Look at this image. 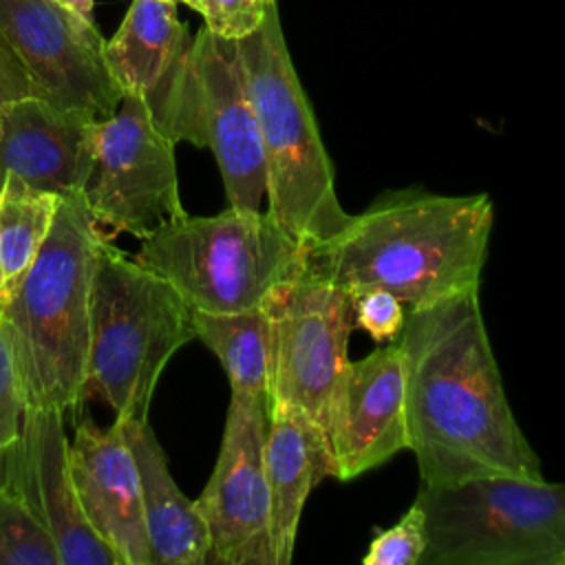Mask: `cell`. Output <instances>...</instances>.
Listing matches in <instances>:
<instances>
[{
	"instance_id": "6da1fadb",
	"label": "cell",
	"mask_w": 565,
	"mask_h": 565,
	"mask_svg": "<svg viewBox=\"0 0 565 565\" xmlns=\"http://www.w3.org/2000/svg\"><path fill=\"white\" fill-rule=\"evenodd\" d=\"M397 344L406 373L408 450L419 483L490 475L543 479L541 459L510 408L479 289L411 309Z\"/></svg>"
},
{
	"instance_id": "7a4b0ae2",
	"label": "cell",
	"mask_w": 565,
	"mask_h": 565,
	"mask_svg": "<svg viewBox=\"0 0 565 565\" xmlns=\"http://www.w3.org/2000/svg\"><path fill=\"white\" fill-rule=\"evenodd\" d=\"M494 210L486 192L435 194L404 188L307 245V271L347 289L380 287L411 309L479 289Z\"/></svg>"
},
{
	"instance_id": "3957f363",
	"label": "cell",
	"mask_w": 565,
	"mask_h": 565,
	"mask_svg": "<svg viewBox=\"0 0 565 565\" xmlns=\"http://www.w3.org/2000/svg\"><path fill=\"white\" fill-rule=\"evenodd\" d=\"M97 230L82 192L64 196L31 267L0 300L26 408H75L84 399Z\"/></svg>"
},
{
	"instance_id": "277c9868",
	"label": "cell",
	"mask_w": 565,
	"mask_h": 565,
	"mask_svg": "<svg viewBox=\"0 0 565 565\" xmlns=\"http://www.w3.org/2000/svg\"><path fill=\"white\" fill-rule=\"evenodd\" d=\"M236 49L263 137L267 212L305 245L329 238L347 223L349 212L338 201L333 166L276 4L252 33L236 40Z\"/></svg>"
},
{
	"instance_id": "5b68a950",
	"label": "cell",
	"mask_w": 565,
	"mask_h": 565,
	"mask_svg": "<svg viewBox=\"0 0 565 565\" xmlns=\"http://www.w3.org/2000/svg\"><path fill=\"white\" fill-rule=\"evenodd\" d=\"M190 340L194 324L188 302L104 236L93 276L84 397L106 402L119 422L148 419L166 364Z\"/></svg>"
},
{
	"instance_id": "8992f818",
	"label": "cell",
	"mask_w": 565,
	"mask_h": 565,
	"mask_svg": "<svg viewBox=\"0 0 565 565\" xmlns=\"http://www.w3.org/2000/svg\"><path fill=\"white\" fill-rule=\"evenodd\" d=\"M135 258L205 313L260 307L278 285L307 271V245L269 212L230 205L161 223L141 238Z\"/></svg>"
},
{
	"instance_id": "52a82bcc",
	"label": "cell",
	"mask_w": 565,
	"mask_h": 565,
	"mask_svg": "<svg viewBox=\"0 0 565 565\" xmlns=\"http://www.w3.org/2000/svg\"><path fill=\"white\" fill-rule=\"evenodd\" d=\"M422 565H565V483L508 475L419 483Z\"/></svg>"
},
{
	"instance_id": "ba28073f",
	"label": "cell",
	"mask_w": 565,
	"mask_h": 565,
	"mask_svg": "<svg viewBox=\"0 0 565 565\" xmlns=\"http://www.w3.org/2000/svg\"><path fill=\"white\" fill-rule=\"evenodd\" d=\"M269 318L267 402L305 411L331 439L349 366L351 294L311 271L278 285L265 300Z\"/></svg>"
},
{
	"instance_id": "9c48e42d",
	"label": "cell",
	"mask_w": 565,
	"mask_h": 565,
	"mask_svg": "<svg viewBox=\"0 0 565 565\" xmlns=\"http://www.w3.org/2000/svg\"><path fill=\"white\" fill-rule=\"evenodd\" d=\"M174 146L157 126L146 99L124 93L115 113L97 121L93 161L82 190L97 225L141 241L185 212Z\"/></svg>"
},
{
	"instance_id": "30bf717a",
	"label": "cell",
	"mask_w": 565,
	"mask_h": 565,
	"mask_svg": "<svg viewBox=\"0 0 565 565\" xmlns=\"http://www.w3.org/2000/svg\"><path fill=\"white\" fill-rule=\"evenodd\" d=\"M183 141L210 148L230 207L260 210L267 196L265 150L236 40L205 24L190 49V99Z\"/></svg>"
},
{
	"instance_id": "8fae6325",
	"label": "cell",
	"mask_w": 565,
	"mask_h": 565,
	"mask_svg": "<svg viewBox=\"0 0 565 565\" xmlns=\"http://www.w3.org/2000/svg\"><path fill=\"white\" fill-rule=\"evenodd\" d=\"M265 430V395L232 391L214 470L194 501L210 534L207 563L276 565Z\"/></svg>"
},
{
	"instance_id": "7c38bea8",
	"label": "cell",
	"mask_w": 565,
	"mask_h": 565,
	"mask_svg": "<svg viewBox=\"0 0 565 565\" xmlns=\"http://www.w3.org/2000/svg\"><path fill=\"white\" fill-rule=\"evenodd\" d=\"M0 33L20 57L33 95L99 119L124 90L106 64V40L90 18L57 0H0Z\"/></svg>"
},
{
	"instance_id": "4fadbf2b",
	"label": "cell",
	"mask_w": 565,
	"mask_h": 565,
	"mask_svg": "<svg viewBox=\"0 0 565 565\" xmlns=\"http://www.w3.org/2000/svg\"><path fill=\"white\" fill-rule=\"evenodd\" d=\"M0 475L53 536L60 565H119L82 512L64 411L26 408L18 441L0 461Z\"/></svg>"
},
{
	"instance_id": "5bb4252c",
	"label": "cell",
	"mask_w": 565,
	"mask_h": 565,
	"mask_svg": "<svg viewBox=\"0 0 565 565\" xmlns=\"http://www.w3.org/2000/svg\"><path fill=\"white\" fill-rule=\"evenodd\" d=\"M192 35L170 0H132L121 26L104 44L110 75L124 93L146 99L157 126L181 141Z\"/></svg>"
},
{
	"instance_id": "9a60e30c",
	"label": "cell",
	"mask_w": 565,
	"mask_h": 565,
	"mask_svg": "<svg viewBox=\"0 0 565 565\" xmlns=\"http://www.w3.org/2000/svg\"><path fill=\"white\" fill-rule=\"evenodd\" d=\"M99 117L29 95L0 110V188L71 196L84 190Z\"/></svg>"
},
{
	"instance_id": "2e32d148",
	"label": "cell",
	"mask_w": 565,
	"mask_h": 565,
	"mask_svg": "<svg viewBox=\"0 0 565 565\" xmlns=\"http://www.w3.org/2000/svg\"><path fill=\"white\" fill-rule=\"evenodd\" d=\"M331 444L340 481H351L408 448L406 373L397 342L349 362Z\"/></svg>"
},
{
	"instance_id": "e0dca14e",
	"label": "cell",
	"mask_w": 565,
	"mask_h": 565,
	"mask_svg": "<svg viewBox=\"0 0 565 565\" xmlns=\"http://www.w3.org/2000/svg\"><path fill=\"white\" fill-rule=\"evenodd\" d=\"M71 475L84 516L119 565H152L139 472L121 422L84 419L71 441Z\"/></svg>"
},
{
	"instance_id": "ac0fdd59",
	"label": "cell",
	"mask_w": 565,
	"mask_h": 565,
	"mask_svg": "<svg viewBox=\"0 0 565 565\" xmlns=\"http://www.w3.org/2000/svg\"><path fill=\"white\" fill-rule=\"evenodd\" d=\"M263 459L271 499L274 556L276 565H289L311 490L338 475L335 452L329 435L305 411L285 402H267Z\"/></svg>"
},
{
	"instance_id": "d6986e66",
	"label": "cell",
	"mask_w": 565,
	"mask_h": 565,
	"mask_svg": "<svg viewBox=\"0 0 565 565\" xmlns=\"http://www.w3.org/2000/svg\"><path fill=\"white\" fill-rule=\"evenodd\" d=\"M121 426L139 472L152 565H205L210 556L205 519L170 475L168 457L148 419L121 422Z\"/></svg>"
},
{
	"instance_id": "ffe728a7",
	"label": "cell",
	"mask_w": 565,
	"mask_h": 565,
	"mask_svg": "<svg viewBox=\"0 0 565 565\" xmlns=\"http://www.w3.org/2000/svg\"><path fill=\"white\" fill-rule=\"evenodd\" d=\"M194 338L221 362L232 391L267 393L269 318L260 307L234 313H205L192 309Z\"/></svg>"
},
{
	"instance_id": "44dd1931",
	"label": "cell",
	"mask_w": 565,
	"mask_h": 565,
	"mask_svg": "<svg viewBox=\"0 0 565 565\" xmlns=\"http://www.w3.org/2000/svg\"><path fill=\"white\" fill-rule=\"evenodd\" d=\"M62 196L20 185L0 188V300L44 245Z\"/></svg>"
},
{
	"instance_id": "7402d4cb",
	"label": "cell",
	"mask_w": 565,
	"mask_h": 565,
	"mask_svg": "<svg viewBox=\"0 0 565 565\" xmlns=\"http://www.w3.org/2000/svg\"><path fill=\"white\" fill-rule=\"evenodd\" d=\"M0 565H60L44 523L0 475Z\"/></svg>"
},
{
	"instance_id": "603a6c76",
	"label": "cell",
	"mask_w": 565,
	"mask_h": 565,
	"mask_svg": "<svg viewBox=\"0 0 565 565\" xmlns=\"http://www.w3.org/2000/svg\"><path fill=\"white\" fill-rule=\"evenodd\" d=\"M428 545L424 510L413 503L391 527L377 532L362 556L364 565H422Z\"/></svg>"
},
{
	"instance_id": "cb8c5ba5",
	"label": "cell",
	"mask_w": 565,
	"mask_h": 565,
	"mask_svg": "<svg viewBox=\"0 0 565 565\" xmlns=\"http://www.w3.org/2000/svg\"><path fill=\"white\" fill-rule=\"evenodd\" d=\"M349 294L353 307V327L366 331L377 344L399 340L406 324V311L404 302L395 294L380 287Z\"/></svg>"
},
{
	"instance_id": "d4e9b609",
	"label": "cell",
	"mask_w": 565,
	"mask_h": 565,
	"mask_svg": "<svg viewBox=\"0 0 565 565\" xmlns=\"http://www.w3.org/2000/svg\"><path fill=\"white\" fill-rule=\"evenodd\" d=\"M26 402L22 382L15 369L7 327L0 318V461L18 441Z\"/></svg>"
},
{
	"instance_id": "484cf974",
	"label": "cell",
	"mask_w": 565,
	"mask_h": 565,
	"mask_svg": "<svg viewBox=\"0 0 565 565\" xmlns=\"http://www.w3.org/2000/svg\"><path fill=\"white\" fill-rule=\"evenodd\" d=\"M265 0H196L194 11L203 15L205 26L227 40H238L252 33L265 18Z\"/></svg>"
},
{
	"instance_id": "4316f807",
	"label": "cell",
	"mask_w": 565,
	"mask_h": 565,
	"mask_svg": "<svg viewBox=\"0 0 565 565\" xmlns=\"http://www.w3.org/2000/svg\"><path fill=\"white\" fill-rule=\"evenodd\" d=\"M29 95H33L31 79H29L20 57L15 55L11 44L0 33V110L7 104L29 97Z\"/></svg>"
},
{
	"instance_id": "83f0119b",
	"label": "cell",
	"mask_w": 565,
	"mask_h": 565,
	"mask_svg": "<svg viewBox=\"0 0 565 565\" xmlns=\"http://www.w3.org/2000/svg\"><path fill=\"white\" fill-rule=\"evenodd\" d=\"M62 2L64 7L68 9H75L77 13H82L84 18H90L93 20V7H95V0H57Z\"/></svg>"
},
{
	"instance_id": "f1b7e54d",
	"label": "cell",
	"mask_w": 565,
	"mask_h": 565,
	"mask_svg": "<svg viewBox=\"0 0 565 565\" xmlns=\"http://www.w3.org/2000/svg\"><path fill=\"white\" fill-rule=\"evenodd\" d=\"M170 2H183V4H188L190 9H194V4H196V0H170Z\"/></svg>"
},
{
	"instance_id": "f546056e",
	"label": "cell",
	"mask_w": 565,
	"mask_h": 565,
	"mask_svg": "<svg viewBox=\"0 0 565 565\" xmlns=\"http://www.w3.org/2000/svg\"><path fill=\"white\" fill-rule=\"evenodd\" d=\"M265 4H276V0H265Z\"/></svg>"
}]
</instances>
